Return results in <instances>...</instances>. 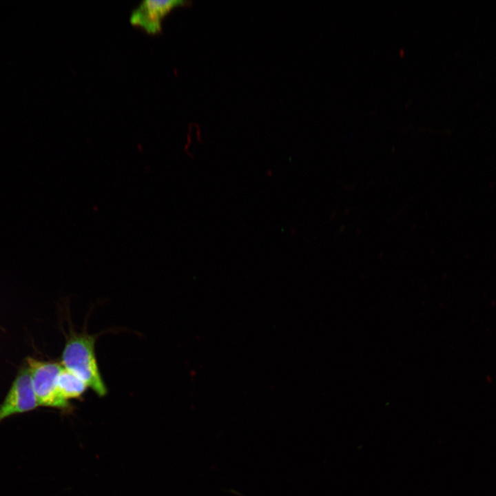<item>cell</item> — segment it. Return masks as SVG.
I'll return each instance as SVG.
<instances>
[{"label": "cell", "instance_id": "3957f363", "mask_svg": "<svg viewBox=\"0 0 496 496\" xmlns=\"http://www.w3.org/2000/svg\"><path fill=\"white\" fill-rule=\"evenodd\" d=\"M29 369L24 363L0 405V423L14 415L31 411L39 406Z\"/></svg>", "mask_w": 496, "mask_h": 496}, {"label": "cell", "instance_id": "5b68a950", "mask_svg": "<svg viewBox=\"0 0 496 496\" xmlns=\"http://www.w3.org/2000/svg\"><path fill=\"white\" fill-rule=\"evenodd\" d=\"M56 386L60 395L68 402L81 397L88 388L84 381L63 366L56 377Z\"/></svg>", "mask_w": 496, "mask_h": 496}, {"label": "cell", "instance_id": "6da1fadb", "mask_svg": "<svg viewBox=\"0 0 496 496\" xmlns=\"http://www.w3.org/2000/svg\"><path fill=\"white\" fill-rule=\"evenodd\" d=\"M95 342L94 335L70 331L62 352L61 364L84 381L98 396L104 397L107 388L98 366Z\"/></svg>", "mask_w": 496, "mask_h": 496}, {"label": "cell", "instance_id": "7a4b0ae2", "mask_svg": "<svg viewBox=\"0 0 496 496\" xmlns=\"http://www.w3.org/2000/svg\"><path fill=\"white\" fill-rule=\"evenodd\" d=\"M25 363L30 372L34 392L39 406L70 409L71 405L59 393L56 377L62 369L61 363L28 357Z\"/></svg>", "mask_w": 496, "mask_h": 496}, {"label": "cell", "instance_id": "277c9868", "mask_svg": "<svg viewBox=\"0 0 496 496\" xmlns=\"http://www.w3.org/2000/svg\"><path fill=\"white\" fill-rule=\"evenodd\" d=\"M187 3L180 0H145L132 12L130 22L143 28L149 34L161 30L163 17L173 8Z\"/></svg>", "mask_w": 496, "mask_h": 496}]
</instances>
